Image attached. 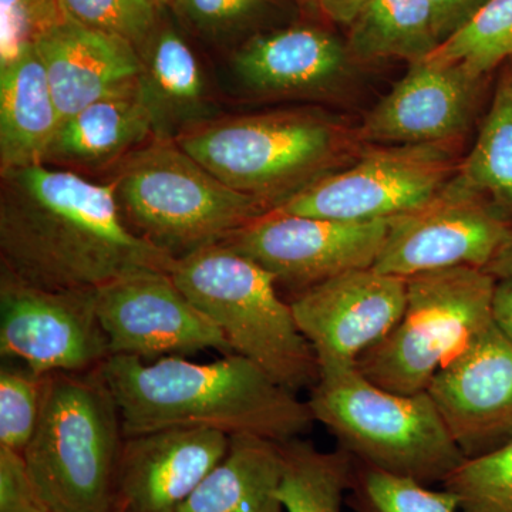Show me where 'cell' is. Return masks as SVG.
<instances>
[{
  "label": "cell",
  "instance_id": "52a82bcc",
  "mask_svg": "<svg viewBox=\"0 0 512 512\" xmlns=\"http://www.w3.org/2000/svg\"><path fill=\"white\" fill-rule=\"evenodd\" d=\"M175 284L225 336L232 353L299 393L318 383V357L299 329L274 276L224 245L175 261Z\"/></svg>",
  "mask_w": 512,
  "mask_h": 512
},
{
  "label": "cell",
  "instance_id": "3957f363",
  "mask_svg": "<svg viewBox=\"0 0 512 512\" xmlns=\"http://www.w3.org/2000/svg\"><path fill=\"white\" fill-rule=\"evenodd\" d=\"M175 141L229 187L271 210L340 170L359 138L328 114L285 110L215 117Z\"/></svg>",
  "mask_w": 512,
  "mask_h": 512
},
{
  "label": "cell",
  "instance_id": "f546056e",
  "mask_svg": "<svg viewBox=\"0 0 512 512\" xmlns=\"http://www.w3.org/2000/svg\"><path fill=\"white\" fill-rule=\"evenodd\" d=\"M16 363L8 360L0 369V447L23 454L39 419L46 375Z\"/></svg>",
  "mask_w": 512,
  "mask_h": 512
},
{
  "label": "cell",
  "instance_id": "83f0119b",
  "mask_svg": "<svg viewBox=\"0 0 512 512\" xmlns=\"http://www.w3.org/2000/svg\"><path fill=\"white\" fill-rule=\"evenodd\" d=\"M349 493V504L355 512H460L457 495L444 487L431 490L430 485L414 478L357 461Z\"/></svg>",
  "mask_w": 512,
  "mask_h": 512
},
{
  "label": "cell",
  "instance_id": "8fae6325",
  "mask_svg": "<svg viewBox=\"0 0 512 512\" xmlns=\"http://www.w3.org/2000/svg\"><path fill=\"white\" fill-rule=\"evenodd\" d=\"M389 220L338 221L268 211L220 245L247 256L296 293L333 276L373 268Z\"/></svg>",
  "mask_w": 512,
  "mask_h": 512
},
{
  "label": "cell",
  "instance_id": "ab89813d",
  "mask_svg": "<svg viewBox=\"0 0 512 512\" xmlns=\"http://www.w3.org/2000/svg\"><path fill=\"white\" fill-rule=\"evenodd\" d=\"M154 3H156L157 8H163V6L170 5L171 0H153Z\"/></svg>",
  "mask_w": 512,
  "mask_h": 512
},
{
  "label": "cell",
  "instance_id": "f1b7e54d",
  "mask_svg": "<svg viewBox=\"0 0 512 512\" xmlns=\"http://www.w3.org/2000/svg\"><path fill=\"white\" fill-rule=\"evenodd\" d=\"M443 487L457 495L460 512H512V440L466 458Z\"/></svg>",
  "mask_w": 512,
  "mask_h": 512
},
{
  "label": "cell",
  "instance_id": "d590c367",
  "mask_svg": "<svg viewBox=\"0 0 512 512\" xmlns=\"http://www.w3.org/2000/svg\"><path fill=\"white\" fill-rule=\"evenodd\" d=\"M493 318L497 328L512 340V276L497 279L493 301Z\"/></svg>",
  "mask_w": 512,
  "mask_h": 512
},
{
  "label": "cell",
  "instance_id": "9a60e30c",
  "mask_svg": "<svg viewBox=\"0 0 512 512\" xmlns=\"http://www.w3.org/2000/svg\"><path fill=\"white\" fill-rule=\"evenodd\" d=\"M426 392L466 458L504 446L512 440V340L494 323Z\"/></svg>",
  "mask_w": 512,
  "mask_h": 512
},
{
  "label": "cell",
  "instance_id": "7c38bea8",
  "mask_svg": "<svg viewBox=\"0 0 512 512\" xmlns=\"http://www.w3.org/2000/svg\"><path fill=\"white\" fill-rule=\"evenodd\" d=\"M508 225L483 198L448 181L426 204L390 218L373 268L406 279L457 266L485 269Z\"/></svg>",
  "mask_w": 512,
  "mask_h": 512
},
{
  "label": "cell",
  "instance_id": "277c9868",
  "mask_svg": "<svg viewBox=\"0 0 512 512\" xmlns=\"http://www.w3.org/2000/svg\"><path fill=\"white\" fill-rule=\"evenodd\" d=\"M126 434L101 369L45 376L42 406L23 451L49 512H111Z\"/></svg>",
  "mask_w": 512,
  "mask_h": 512
},
{
  "label": "cell",
  "instance_id": "e575fe53",
  "mask_svg": "<svg viewBox=\"0 0 512 512\" xmlns=\"http://www.w3.org/2000/svg\"><path fill=\"white\" fill-rule=\"evenodd\" d=\"M485 0H429L441 42L467 22Z\"/></svg>",
  "mask_w": 512,
  "mask_h": 512
},
{
  "label": "cell",
  "instance_id": "5bb4252c",
  "mask_svg": "<svg viewBox=\"0 0 512 512\" xmlns=\"http://www.w3.org/2000/svg\"><path fill=\"white\" fill-rule=\"evenodd\" d=\"M406 298V278L366 268L326 279L289 303L325 370L356 366L399 323Z\"/></svg>",
  "mask_w": 512,
  "mask_h": 512
},
{
  "label": "cell",
  "instance_id": "60d3db41",
  "mask_svg": "<svg viewBox=\"0 0 512 512\" xmlns=\"http://www.w3.org/2000/svg\"><path fill=\"white\" fill-rule=\"evenodd\" d=\"M111 512H116V511H111Z\"/></svg>",
  "mask_w": 512,
  "mask_h": 512
},
{
  "label": "cell",
  "instance_id": "d6a6232c",
  "mask_svg": "<svg viewBox=\"0 0 512 512\" xmlns=\"http://www.w3.org/2000/svg\"><path fill=\"white\" fill-rule=\"evenodd\" d=\"M64 18L60 0H0V63L36 46Z\"/></svg>",
  "mask_w": 512,
  "mask_h": 512
},
{
  "label": "cell",
  "instance_id": "30bf717a",
  "mask_svg": "<svg viewBox=\"0 0 512 512\" xmlns=\"http://www.w3.org/2000/svg\"><path fill=\"white\" fill-rule=\"evenodd\" d=\"M0 355L42 376L101 369L111 353L97 289L49 291L2 271Z\"/></svg>",
  "mask_w": 512,
  "mask_h": 512
},
{
  "label": "cell",
  "instance_id": "5b68a950",
  "mask_svg": "<svg viewBox=\"0 0 512 512\" xmlns=\"http://www.w3.org/2000/svg\"><path fill=\"white\" fill-rule=\"evenodd\" d=\"M113 170L110 181L128 227L174 261L222 244L269 211L168 138H151Z\"/></svg>",
  "mask_w": 512,
  "mask_h": 512
},
{
  "label": "cell",
  "instance_id": "1f68e13d",
  "mask_svg": "<svg viewBox=\"0 0 512 512\" xmlns=\"http://www.w3.org/2000/svg\"><path fill=\"white\" fill-rule=\"evenodd\" d=\"M271 0H171L175 18L208 42L224 43L241 35Z\"/></svg>",
  "mask_w": 512,
  "mask_h": 512
},
{
  "label": "cell",
  "instance_id": "2e32d148",
  "mask_svg": "<svg viewBox=\"0 0 512 512\" xmlns=\"http://www.w3.org/2000/svg\"><path fill=\"white\" fill-rule=\"evenodd\" d=\"M228 448V434L208 429H165L126 437L111 511H180Z\"/></svg>",
  "mask_w": 512,
  "mask_h": 512
},
{
  "label": "cell",
  "instance_id": "6da1fadb",
  "mask_svg": "<svg viewBox=\"0 0 512 512\" xmlns=\"http://www.w3.org/2000/svg\"><path fill=\"white\" fill-rule=\"evenodd\" d=\"M2 271L49 291L99 289L175 261L128 227L114 184L37 164L0 173Z\"/></svg>",
  "mask_w": 512,
  "mask_h": 512
},
{
  "label": "cell",
  "instance_id": "603a6c76",
  "mask_svg": "<svg viewBox=\"0 0 512 512\" xmlns=\"http://www.w3.org/2000/svg\"><path fill=\"white\" fill-rule=\"evenodd\" d=\"M282 464L281 443L231 436L225 457L178 512H285L278 498Z\"/></svg>",
  "mask_w": 512,
  "mask_h": 512
},
{
  "label": "cell",
  "instance_id": "f35d334b",
  "mask_svg": "<svg viewBox=\"0 0 512 512\" xmlns=\"http://www.w3.org/2000/svg\"><path fill=\"white\" fill-rule=\"evenodd\" d=\"M296 3H298V5L303 9L319 10L318 0H296Z\"/></svg>",
  "mask_w": 512,
  "mask_h": 512
},
{
  "label": "cell",
  "instance_id": "4316f807",
  "mask_svg": "<svg viewBox=\"0 0 512 512\" xmlns=\"http://www.w3.org/2000/svg\"><path fill=\"white\" fill-rule=\"evenodd\" d=\"M510 59L512 0H485L460 29L426 57L429 62L460 66L478 80Z\"/></svg>",
  "mask_w": 512,
  "mask_h": 512
},
{
  "label": "cell",
  "instance_id": "ba28073f",
  "mask_svg": "<svg viewBox=\"0 0 512 512\" xmlns=\"http://www.w3.org/2000/svg\"><path fill=\"white\" fill-rule=\"evenodd\" d=\"M495 285L497 278L474 266L410 276L402 318L360 356L357 370L390 392H426L443 367L494 325Z\"/></svg>",
  "mask_w": 512,
  "mask_h": 512
},
{
  "label": "cell",
  "instance_id": "44dd1931",
  "mask_svg": "<svg viewBox=\"0 0 512 512\" xmlns=\"http://www.w3.org/2000/svg\"><path fill=\"white\" fill-rule=\"evenodd\" d=\"M60 121L36 46L0 63V173L45 163Z\"/></svg>",
  "mask_w": 512,
  "mask_h": 512
},
{
  "label": "cell",
  "instance_id": "7402d4cb",
  "mask_svg": "<svg viewBox=\"0 0 512 512\" xmlns=\"http://www.w3.org/2000/svg\"><path fill=\"white\" fill-rule=\"evenodd\" d=\"M153 137L150 116L136 89L62 120L43 164L72 171L114 168Z\"/></svg>",
  "mask_w": 512,
  "mask_h": 512
},
{
  "label": "cell",
  "instance_id": "8992f818",
  "mask_svg": "<svg viewBox=\"0 0 512 512\" xmlns=\"http://www.w3.org/2000/svg\"><path fill=\"white\" fill-rule=\"evenodd\" d=\"M306 402L340 450L365 466L433 485L466 460L427 392H390L356 366L320 370Z\"/></svg>",
  "mask_w": 512,
  "mask_h": 512
},
{
  "label": "cell",
  "instance_id": "836d02e7",
  "mask_svg": "<svg viewBox=\"0 0 512 512\" xmlns=\"http://www.w3.org/2000/svg\"><path fill=\"white\" fill-rule=\"evenodd\" d=\"M0 512H49L23 454L5 447H0Z\"/></svg>",
  "mask_w": 512,
  "mask_h": 512
},
{
  "label": "cell",
  "instance_id": "ac0fdd59",
  "mask_svg": "<svg viewBox=\"0 0 512 512\" xmlns=\"http://www.w3.org/2000/svg\"><path fill=\"white\" fill-rule=\"evenodd\" d=\"M60 120L137 89L141 57L121 37L64 18L36 43ZM62 123V121H60Z\"/></svg>",
  "mask_w": 512,
  "mask_h": 512
},
{
  "label": "cell",
  "instance_id": "74e56055",
  "mask_svg": "<svg viewBox=\"0 0 512 512\" xmlns=\"http://www.w3.org/2000/svg\"><path fill=\"white\" fill-rule=\"evenodd\" d=\"M485 271L490 272L494 278L503 279L512 276V222L508 225L507 234L503 244L500 245L498 251L495 252L494 258L487 265Z\"/></svg>",
  "mask_w": 512,
  "mask_h": 512
},
{
  "label": "cell",
  "instance_id": "9c48e42d",
  "mask_svg": "<svg viewBox=\"0 0 512 512\" xmlns=\"http://www.w3.org/2000/svg\"><path fill=\"white\" fill-rule=\"evenodd\" d=\"M453 144L366 148L355 164L323 175L269 211L338 221L390 220L446 187L458 167Z\"/></svg>",
  "mask_w": 512,
  "mask_h": 512
},
{
  "label": "cell",
  "instance_id": "e0dca14e",
  "mask_svg": "<svg viewBox=\"0 0 512 512\" xmlns=\"http://www.w3.org/2000/svg\"><path fill=\"white\" fill-rule=\"evenodd\" d=\"M483 80L453 64L423 59L370 110L356 136L372 146L454 141L476 107Z\"/></svg>",
  "mask_w": 512,
  "mask_h": 512
},
{
  "label": "cell",
  "instance_id": "cb8c5ba5",
  "mask_svg": "<svg viewBox=\"0 0 512 512\" xmlns=\"http://www.w3.org/2000/svg\"><path fill=\"white\" fill-rule=\"evenodd\" d=\"M352 62H420L441 43L429 0H370L349 25Z\"/></svg>",
  "mask_w": 512,
  "mask_h": 512
},
{
  "label": "cell",
  "instance_id": "d6986e66",
  "mask_svg": "<svg viewBox=\"0 0 512 512\" xmlns=\"http://www.w3.org/2000/svg\"><path fill=\"white\" fill-rule=\"evenodd\" d=\"M350 63L346 45L311 26L248 37L232 55L242 86L265 97L323 96L348 79Z\"/></svg>",
  "mask_w": 512,
  "mask_h": 512
},
{
  "label": "cell",
  "instance_id": "7a4b0ae2",
  "mask_svg": "<svg viewBox=\"0 0 512 512\" xmlns=\"http://www.w3.org/2000/svg\"><path fill=\"white\" fill-rule=\"evenodd\" d=\"M101 373L119 404L126 437L165 429L251 434L276 443L312 429L308 402L239 355L211 363L183 356L144 362L111 356Z\"/></svg>",
  "mask_w": 512,
  "mask_h": 512
},
{
  "label": "cell",
  "instance_id": "d4e9b609",
  "mask_svg": "<svg viewBox=\"0 0 512 512\" xmlns=\"http://www.w3.org/2000/svg\"><path fill=\"white\" fill-rule=\"evenodd\" d=\"M450 183L512 222V64L501 73L476 143Z\"/></svg>",
  "mask_w": 512,
  "mask_h": 512
},
{
  "label": "cell",
  "instance_id": "484cf974",
  "mask_svg": "<svg viewBox=\"0 0 512 512\" xmlns=\"http://www.w3.org/2000/svg\"><path fill=\"white\" fill-rule=\"evenodd\" d=\"M278 498L285 512H342L353 483L355 461L346 451H322L311 441L281 443Z\"/></svg>",
  "mask_w": 512,
  "mask_h": 512
},
{
  "label": "cell",
  "instance_id": "4fadbf2b",
  "mask_svg": "<svg viewBox=\"0 0 512 512\" xmlns=\"http://www.w3.org/2000/svg\"><path fill=\"white\" fill-rule=\"evenodd\" d=\"M97 313L111 356L154 362L201 350L234 355L221 330L178 288L171 272H141L101 286Z\"/></svg>",
  "mask_w": 512,
  "mask_h": 512
},
{
  "label": "cell",
  "instance_id": "8d00e7d4",
  "mask_svg": "<svg viewBox=\"0 0 512 512\" xmlns=\"http://www.w3.org/2000/svg\"><path fill=\"white\" fill-rule=\"evenodd\" d=\"M369 2L370 0H318V9L332 22L349 26Z\"/></svg>",
  "mask_w": 512,
  "mask_h": 512
},
{
  "label": "cell",
  "instance_id": "4dcf8cb0",
  "mask_svg": "<svg viewBox=\"0 0 512 512\" xmlns=\"http://www.w3.org/2000/svg\"><path fill=\"white\" fill-rule=\"evenodd\" d=\"M67 18L86 28L127 40L137 50L156 30L158 8L153 0H60Z\"/></svg>",
  "mask_w": 512,
  "mask_h": 512
},
{
  "label": "cell",
  "instance_id": "ffe728a7",
  "mask_svg": "<svg viewBox=\"0 0 512 512\" xmlns=\"http://www.w3.org/2000/svg\"><path fill=\"white\" fill-rule=\"evenodd\" d=\"M138 53L137 93L150 116L154 137L175 140L215 119L200 60L177 30L158 23Z\"/></svg>",
  "mask_w": 512,
  "mask_h": 512
}]
</instances>
